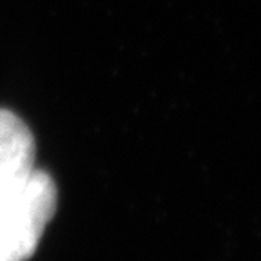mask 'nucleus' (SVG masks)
<instances>
[{
  "mask_svg": "<svg viewBox=\"0 0 261 261\" xmlns=\"http://www.w3.org/2000/svg\"><path fill=\"white\" fill-rule=\"evenodd\" d=\"M57 201V185L40 169H35L22 185L0 196V259L24 261L35 254L55 216Z\"/></svg>",
  "mask_w": 261,
  "mask_h": 261,
  "instance_id": "nucleus-1",
  "label": "nucleus"
},
{
  "mask_svg": "<svg viewBox=\"0 0 261 261\" xmlns=\"http://www.w3.org/2000/svg\"><path fill=\"white\" fill-rule=\"evenodd\" d=\"M37 143L31 129L13 111L0 109V196L22 185L35 171Z\"/></svg>",
  "mask_w": 261,
  "mask_h": 261,
  "instance_id": "nucleus-2",
  "label": "nucleus"
},
{
  "mask_svg": "<svg viewBox=\"0 0 261 261\" xmlns=\"http://www.w3.org/2000/svg\"><path fill=\"white\" fill-rule=\"evenodd\" d=\"M0 261H6V259H0Z\"/></svg>",
  "mask_w": 261,
  "mask_h": 261,
  "instance_id": "nucleus-3",
  "label": "nucleus"
}]
</instances>
